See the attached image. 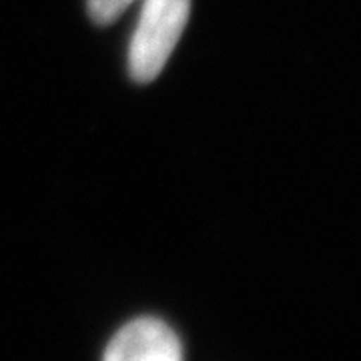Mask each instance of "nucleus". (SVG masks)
Returning a JSON list of instances; mask_svg holds the SVG:
<instances>
[{
    "instance_id": "f257e3e1",
    "label": "nucleus",
    "mask_w": 361,
    "mask_h": 361,
    "mask_svg": "<svg viewBox=\"0 0 361 361\" xmlns=\"http://www.w3.org/2000/svg\"><path fill=\"white\" fill-rule=\"evenodd\" d=\"M191 0H142L130 37L129 73L137 82L155 80L189 23Z\"/></svg>"
},
{
    "instance_id": "f03ea898",
    "label": "nucleus",
    "mask_w": 361,
    "mask_h": 361,
    "mask_svg": "<svg viewBox=\"0 0 361 361\" xmlns=\"http://www.w3.org/2000/svg\"><path fill=\"white\" fill-rule=\"evenodd\" d=\"M103 361H183V345L165 322L139 317L116 331Z\"/></svg>"
},
{
    "instance_id": "7ed1b4c3",
    "label": "nucleus",
    "mask_w": 361,
    "mask_h": 361,
    "mask_svg": "<svg viewBox=\"0 0 361 361\" xmlns=\"http://www.w3.org/2000/svg\"><path fill=\"white\" fill-rule=\"evenodd\" d=\"M135 0H87L89 13L97 25H111Z\"/></svg>"
}]
</instances>
